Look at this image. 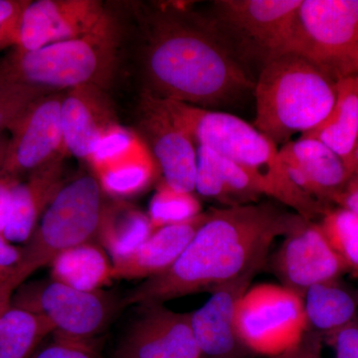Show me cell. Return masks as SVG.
<instances>
[{"mask_svg": "<svg viewBox=\"0 0 358 358\" xmlns=\"http://www.w3.org/2000/svg\"><path fill=\"white\" fill-rule=\"evenodd\" d=\"M296 212L271 203L212 209L178 260L145 280L124 305H162L173 299L213 292L265 266L273 242L305 223Z\"/></svg>", "mask_w": 358, "mask_h": 358, "instance_id": "cell-1", "label": "cell"}, {"mask_svg": "<svg viewBox=\"0 0 358 358\" xmlns=\"http://www.w3.org/2000/svg\"><path fill=\"white\" fill-rule=\"evenodd\" d=\"M145 93L211 110L255 89L256 80L205 17L166 6L148 17Z\"/></svg>", "mask_w": 358, "mask_h": 358, "instance_id": "cell-2", "label": "cell"}, {"mask_svg": "<svg viewBox=\"0 0 358 358\" xmlns=\"http://www.w3.org/2000/svg\"><path fill=\"white\" fill-rule=\"evenodd\" d=\"M275 358H320L319 348L315 343H305L303 338L296 348Z\"/></svg>", "mask_w": 358, "mask_h": 358, "instance_id": "cell-37", "label": "cell"}, {"mask_svg": "<svg viewBox=\"0 0 358 358\" xmlns=\"http://www.w3.org/2000/svg\"><path fill=\"white\" fill-rule=\"evenodd\" d=\"M52 333L53 327L44 317L11 305L0 317V358H31Z\"/></svg>", "mask_w": 358, "mask_h": 358, "instance_id": "cell-26", "label": "cell"}, {"mask_svg": "<svg viewBox=\"0 0 358 358\" xmlns=\"http://www.w3.org/2000/svg\"><path fill=\"white\" fill-rule=\"evenodd\" d=\"M159 166L143 141L126 154L95 169L103 192L115 197H127L143 192L154 180Z\"/></svg>", "mask_w": 358, "mask_h": 358, "instance_id": "cell-25", "label": "cell"}, {"mask_svg": "<svg viewBox=\"0 0 358 358\" xmlns=\"http://www.w3.org/2000/svg\"><path fill=\"white\" fill-rule=\"evenodd\" d=\"M110 16L96 0H37L23 13L17 45L13 49L36 50L93 32Z\"/></svg>", "mask_w": 358, "mask_h": 358, "instance_id": "cell-12", "label": "cell"}, {"mask_svg": "<svg viewBox=\"0 0 358 358\" xmlns=\"http://www.w3.org/2000/svg\"><path fill=\"white\" fill-rule=\"evenodd\" d=\"M14 291L16 289L10 282H0V317L11 307Z\"/></svg>", "mask_w": 358, "mask_h": 358, "instance_id": "cell-38", "label": "cell"}, {"mask_svg": "<svg viewBox=\"0 0 358 358\" xmlns=\"http://www.w3.org/2000/svg\"><path fill=\"white\" fill-rule=\"evenodd\" d=\"M196 150L194 190L201 196L232 207L256 203L265 195L260 178L246 167L209 148L196 147Z\"/></svg>", "mask_w": 358, "mask_h": 358, "instance_id": "cell-20", "label": "cell"}, {"mask_svg": "<svg viewBox=\"0 0 358 358\" xmlns=\"http://www.w3.org/2000/svg\"><path fill=\"white\" fill-rule=\"evenodd\" d=\"M279 159L294 185L322 205L334 203L350 179L343 159L315 138L289 141L279 148Z\"/></svg>", "mask_w": 358, "mask_h": 358, "instance_id": "cell-16", "label": "cell"}, {"mask_svg": "<svg viewBox=\"0 0 358 358\" xmlns=\"http://www.w3.org/2000/svg\"><path fill=\"white\" fill-rule=\"evenodd\" d=\"M49 93L48 90L0 74V136L6 129L10 131L33 103Z\"/></svg>", "mask_w": 358, "mask_h": 358, "instance_id": "cell-30", "label": "cell"}, {"mask_svg": "<svg viewBox=\"0 0 358 358\" xmlns=\"http://www.w3.org/2000/svg\"><path fill=\"white\" fill-rule=\"evenodd\" d=\"M358 178V138L355 145V154H353L352 166H350V178Z\"/></svg>", "mask_w": 358, "mask_h": 358, "instance_id": "cell-39", "label": "cell"}, {"mask_svg": "<svg viewBox=\"0 0 358 358\" xmlns=\"http://www.w3.org/2000/svg\"><path fill=\"white\" fill-rule=\"evenodd\" d=\"M346 271L358 275V217L343 207L327 209L319 223Z\"/></svg>", "mask_w": 358, "mask_h": 358, "instance_id": "cell-28", "label": "cell"}, {"mask_svg": "<svg viewBox=\"0 0 358 358\" xmlns=\"http://www.w3.org/2000/svg\"><path fill=\"white\" fill-rule=\"evenodd\" d=\"M122 339L114 358H203L190 313L173 312L162 305L143 307Z\"/></svg>", "mask_w": 358, "mask_h": 358, "instance_id": "cell-14", "label": "cell"}, {"mask_svg": "<svg viewBox=\"0 0 358 358\" xmlns=\"http://www.w3.org/2000/svg\"><path fill=\"white\" fill-rule=\"evenodd\" d=\"M54 336L51 343L36 350L31 358H100L90 341Z\"/></svg>", "mask_w": 358, "mask_h": 358, "instance_id": "cell-32", "label": "cell"}, {"mask_svg": "<svg viewBox=\"0 0 358 358\" xmlns=\"http://www.w3.org/2000/svg\"><path fill=\"white\" fill-rule=\"evenodd\" d=\"M289 53L336 83L358 76V0H303Z\"/></svg>", "mask_w": 358, "mask_h": 358, "instance_id": "cell-8", "label": "cell"}, {"mask_svg": "<svg viewBox=\"0 0 358 358\" xmlns=\"http://www.w3.org/2000/svg\"><path fill=\"white\" fill-rule=\"evenodd\" d=\"M154 232L150 218L124 202L106 204L98 236L113 263L133 255Z\"/></svg>", "mask_w": 358, "mask_h": 358, "instance_id": "cell-24", "label": "cell"}, {"mask_svg": "<svg viewBox=\"0 0 358 358\" xmlns=\"http://www.w3.org/2000/svg\"><path fill=\"white\" fill-rule=\"evenodd\" d=\"M18 289L11 305L42 315L53 334L64 338L91 341L105 329L114 310L110 294L80 291L54 280Z\"/></svg>", "mask_w": 358, "mask_h": 358, "instance_id": "cell-10", "label": "cell"}, {"mask_svg": "<svg viewBox=\"0 0 358 358\" xmlns=\"http://www.w3.org/2000/svg\"><path fill=\"white\" fill-rule=\"evenodd\" d=\"M254 275H246L212 292L199 310L190 313L193 334L203 358H245L249 352L235 327L238 301L249 289Z\"/></svg>", "mask_w": 358, "mask_h": 358, "instance_id": "cell-18", "label": "cell"}, {"mask_svg": "<svg viewBox=\"0 0 358 358\" xmlns=\"http://www.w3.org/2000/svg\"><path fill=\"white\" fill-rule=\"evenodd\" d=\"M301 138H315L326 145L345 162L350 174L358 138V76L336 82L333 110L319 126Z\"/></svg>", "mask_w": 358, "mask_h": 358, "instance_id": "cell-22", "label": "cell"}, {"mask_svg": "<svg viewBox=\"0 0 358 358\" xmlns=\"http://www.w3.org/2000/svg\"><path fill=\"white\" fill-rule=\"evenodd\" d=\"M15 182L0 176V233L6 229L10 219L13 212V186Z\"/></svg>", "mask_w": 358, "mask_h": 358, "instance_id": "cell-34", "label": "cell"}, {"mask_svg": "<svg viewBox=\"0 0 358 358\" xmlns=\"http://www.w3.org/2000/svg\"><path fill=\"white\" fill-rule=\"evenodd\" d=\"M13 268L0 267V282H10L11 275H13Z\"/></svg>", "mask_w": 358, "mask_h": 358, "instance_id": "cell-40", "label": "cell"}, {"mask_svg": "<svg viewBox=\"0 0 358 358\" xmlns=\"http://www.w3.org/2000/svg\"><path fill=\"white\" fill-rule=\"evenodd\" d=\"M63 157L53 160L28 174L13 186V212L2 234L13 244H25L38 220L64 187Z\"/></svg>", "mask_w": 358, "mask_h": 358, "instance_id": "cell-19", "label": "cell"}, {"mask_svg": "<svg viewBox=\"0 0 358 358\" xmlns=\"http://www.w3.org/2000/svg\"><path fill=\"white\" fill-rule=\"evenodd\" d=\"M119 44V27L110 16L83 37L33 51L13 49L0 60V74L51 92L83 85L105 89L114 76Z\"/></svg>", "mask_w": 358, "mask_h": 358, "instance_id": "cell-5", "label": "cell"}, {"mask_svg": "<svg viewBox=\"0 0 358 358\" xmlns=\"http://www.w3.org/2000/svg\"><path fill=\"white\" fill-rule=\"evenodd\" d=\"M199 214L201 205L192 192H179L162 180L150 200L148 216L155 231L164 226L187 222Z\"/></svg>", "mask_w": 358, "mask_h": 358, "instance_id": "cell-29", "label": "cell"}, {"mask_svg": "<svg viewBox=\"0 0 358 358\" xmlns=\"http://www.w3.org/2000/svg\"><path fill=\"white\" fill-rule=\"evenodd\" d=\"M331 334L336 348V358H358L357 324L352 322Z\"/></svg>", "mask_w": 358, "mask_h": 358, "instance_id": "cell-33", "label": "cell"}, {"mask_svg": "<svg viewBox=\"0 0 358 358\" xmlns=\"http://www.w3.org/2000/svg\"><path fill=\"white\" fill-rule=\"evenodd\" d=\"M63 93L47 94L31 106L10 129L0 176L18 181L39 167L64 157L61 121Z\"/></svg>", "mask_w": 358, "mask_h": 358, "instance_id": "cell-11", "label": "cell"}, {"mask_svg": "<svg viewBox=\"0 0 358 358\" xmlns=\"http://www.w3.org/2000/svg\"><path fill=\"white\" fill-rule=\"evenodd\" d=\"M253 94V126L278 147L326 119L336 103V83L308 59L287 53L261 68Z\"/></svg>", "mask_w": 358, "mask_h": 358, "instance_id": "cell-4", "label": "cell"}, {"mask_svg": "<svg viewBox=\"0 0 358 358\" xmlns=\"http://www.w3.org/2000/svg\"><path fill=\"white\" fill-rule=\"evenodd\" d=\"M157 109L185 131L196 147H204L246 167L260 178L265 195L312 221L327 207L294 185L279 159V148L236 115L203 109L145 93Z\"/></svg>", "mask_w": 358, "mask_h": 358, "instance_id": "cell-3", "label": "cell"}, {"mask_svg": "<svg viewBox=\"0 0 358 358\" xmlns=\"http://www.w3.org/2000/svg\"><path fill=\"white\" fill-rule=\"evenodd\" d=\"M303 0H219L207 22L238 60L261 68L289 53Z\"/></svg>", "mask_w": 358, "mask_h": 358, "instance_id": "cell-7", "label": "cell"}, {"mask_svg": "<svg viewBox=\"0 0 358 358\" xmlns=\"http://www.w3.org/2000/svg\"><path fill=\"white\" fill-rule=\"evenodd\" d=\"M96 178L85 176L65 185L42 215L22 248L20 262L13 268L10 284L23 282L66 250L90 243L98 236L106 202Z\"/></svg>", "mask_w": 358, "mask_h": 358, "instance_id": "cell-6", "label": "cell"}, {"mask_svg": "<svg viewBox=\"0 0 358 358\" xmlns=\"http://www.w3.org/2000/svg\"><path fill=\"white\" fill-rule=\"evenodd\" d=\"M22 248L15 246L0 233V267L14 268L20 262Z\"/></svg>", "mask_w": 358, "mask_h": 358, "instance_id": "cell-36", "label": "cell"}, {"mask_svg": "<svg viewBox=\"0 0 358 358\" xmlns=\"http://www.w3.org/2000/svg\"><path fill=\"white\" fill-rule=\"evenodd\" d=\"M138 129L164 182L179 192H194L196 145L145 93L141 96Z\"/></svg>", "mask_w": 358, "mask_h": 358, "instance_id": "cell-15", "label": "cell"}, {"mask_svg": "<svg viewBox=\"0 0 358 358\" xmlns=\"http://www.w3.org/2000/svg\"><path fill=\"white\" fill-rule=\"evenodd\" d=\"M50 266L52 280L80 291H100L115 279L113 263L100 247L91 243L66 250Z\"/></svg>", "mask_w": 358, "mask_h": 358, "instance_id": "cell-23", "label": "cell"}, {"mask_svg": "<svg viewBox=\"0 0 358 358\" xmlns=\"http://www.w3.org/2000/svg\"><path fill=\"white\" fill-rule=\"evenodd\" d=\"M308 326L303 296L282 285H257L238 301V338L257 355L275 358L289 352L303 341Z\"/></svg>", "mask_w": 358, "mask_h": 358, "instance_id": "cell-9", "label": "cell"}, {"mask_svg": "<svg viewBox=\"0 0 358 358\" xmlns=\"http://www.w3.org/2000/svg\"><path fill=\"white\" fill-rule=\"evenodd\" d=\"M207 218L199 214L187 222L167 225L155 230L136 252L113 263L115 279H150L171 268Z\"/></svg>", "mask_w": 358, "mask_h": 358, "instance_id": "cell-21", "label": "cell"}, {"mask_svg": "<svg viewBox=\"0 0 358 358\" xmlns=\"http://www.w3.org/2000/svg\"><path fill=\"white\" fill-rule=\"evenodd\" d=\"M308 324L333 334L352 324L357 303L352 294L331 282L313 285L303 294Z\"/></svg>", "mask_w": 358, "mask_h": 358, "instance_id": "cell-27", "label": "cell"}, {"mask_svg": "<svg viewBox=\"0 0 358 358\" xmlns=\"http://www.w3.org/2000/svg\"><path fill=\"white\" fill-rule=\"evenodd\" d=\"M30 0H0V51L15 47L21 21Z\"/></svg>", "mask_w": 358, "mask_h": 358, "instance_id": "cell-31", "label": "cell"}, {"mask_svg": "<svg viewBox=\"0 0 358 358\" xmlns=\"http://www.w3.org/2000/svg\"><path fill=\"white\" fill-rule=\"evenodd\" d=\"M273 271L282 286L303 296L313 285L336 281L346 268L319 223L306 221L285 236L273 257Z\"/></svg>", "mask_w": 358, "mask_h": 358, "instance_id": "cell-13", "label": "cell"}, {"mask_svg": "<svg viewBox=\"0 0 358 358\" xmlns=\"http://www.w3.org/2000/svg\"><path fill=\"white\" fill-rule=\"evenodd\" d=\"M334 203L352 211L358 217V178H350L345 189L334 200Z\"/></svg>", "mask_w": 358, "mask_h": 358, "instance_id": "cell-35", "label": "cell"}, {"mask_svg": "<svg viewBox=\"0 0 358 358\" xmlns=\"http://www.w3.org/2000/svg\"><path fill=\"white\" fill-rule=\"evenodd\" d=\"M66 152L89 160L99 143L117 126L114 108L103 89L83 85L66 90L61 103Z\"/></svg>", "mask_w": 358, "mask_h": 358, "instance_id": "cell-17", "label": "cell"}]
</instances>
